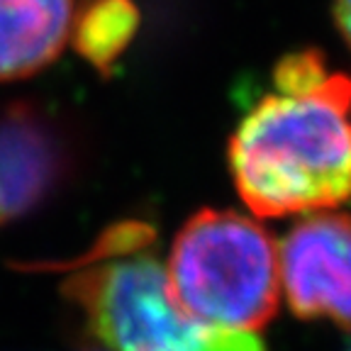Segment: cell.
<instances>
[{
    "label": "cell",
    "mask_w": 351,
    "mask_h": 351,
    "mask_svg": "<svg viewBox=\"0 0 351 351\" xmlns=\"http://www.w3.org/2000/svg\"><path fill=\"white\" fill-rule=\"evenodd\" d=\"M103 261L73 271L61 293L83 315L88 335L108 351H266L256 332L213 327L193 317L152 254L154 230L117 227Z\"/></svg>",
    "instance_id": "cell-2"
},
{
    "label": "cell",
    "mask_w": 351,
    "mask_h": 351,
    "mask_svg": "<svg viewBox=\"0 0 351 351\" xmlns=\"http://www.w3.org/2000/svg\"><path fill=\"white\" fill-rule=\"evenodd\" d=\"M335 22L346 47L351 49V0H335Z\"/></svg>",
    "instance_id": "cell-8"
},
{
    "label": "cell",
    "mask_w": 351,
    "mask_h": 351,
    "mask_svg": "<svg viewBox=\"0 0 351 351\" xmlns=\"http://www.w3.org/2000/svg\"><path fill=\"white\" fill-rule=\"evenodd\" d=\"M280 291L305 319H329L351 329V217L310 213L278 247Z\"/></svg>",
    "instance_id": "cell-5"
},
{
    "label": "cell",
    "mask_w": 351,
    "mask_h": 351,
    "mask_svg": "<svg viewBox=\"0 0 351 351\" xmlns=\"http://www.w3.org/2000/svg\"><path fill=\"white\" fill-rule=\"evenodd\" d=\"M166 274L178 302L213 327L258 332L278 310V247L234 210L193 215L176 234Z\"/></svg>",
    "instance_id": "cell-3"
},
{
    "label": "cell",
    "mask_w": 351,
    "mask_h": 351,
    "mask_svg": "<svg viewBox=\"0 0 351 351\" xmlns=\"http://www.w3.org/2000/svg\"><path fill=\"white\" fill-rule=\"evenodd\" d=\"M76 0H0V81H20L59 59Z\"/></svg>",
    "instance_id": "cell-6"
},
{
    "label": "cell",
    "mask_w": 351,
    "mask_h": 351,
    "mask_svg": "<svg viewBox=\"0 0 351 351\" xmlns=\"http://www.w3.org/2000/svg\"><path fill=\"white\" fill-rule=\"evenodd\" d=\"M69 127L29 100L0 105V227L47 205L76 173Z\"/></svg>",
    "instance_id": "cell-4"
},
{
    "label": "cell",
    "mask_w": 351,
    "mask_h": 351,
    "mask_svg": "<svg viewBox=\"0 0 351 351\" xmlns=\"http://www.w3.org/2000/svg\"><path fill=\"white\" fill-rule=\"evenodd\" d=\"M139 27L134 0H76L71 22L73 49L103 76H110Z\"/></svg>",
    "instance_id": "cell-7"
},
{
    "label": "cell",
    "mask_w": 351,
    "mask_h": 351,
    "mask_svg": "<svg viewBox=\"0 0 351 351\" xmlns=\"http://www.w3.org/2000/svg\"><path fill=\"white\" fill-rule=\"evenodd\" d=\"M237 193L258 217L332 210L351 200V78L315 49L288 54L230 139Z\"/></svg>",
    "instance_id": "cell-1"
}]
</instances>
